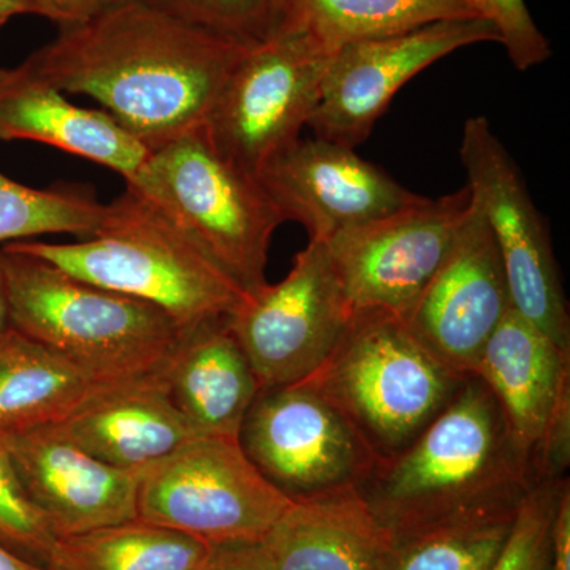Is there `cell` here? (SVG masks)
<instances>
[{
	"mask_svg": "<svg viewBox=\"0 0 570 570\" xmlns=\"http://www.w3.org/2000/svg\"><path fill=\"white\" fill-rule=\"evenodd\" d=\"M254 45L130 0L59 29L24 63L62 92L92 97L153 153L204 126L225 81Z\"/></svg>",
	"mask_w": 570,
	"mask_h": 570,
	"instance_id": "1",
	"label": "cell"
},
{
	"mask_svg": "<svg viewBox=\"0 0 570 570\" xmlns=\"http://www.w3.org/2000/svg\"><path fill=\"white\" fill-rule=\"evenodd\" d=\"M534 487L497 397L472 374L403 452L376 464L360 491L400 542L453 524L512 519Z\"/></svg>",
	"mask_w": 570,
	"mask_h": 570,
	"instance_id": "2",
	"label": "cell"
},
{
	"mask_svg": "<svg viewBox=\"0 0 570 570\" xmlns=\"http://www.w3.org/2000/svg\"><path fill=\"white\" fill-rule=\"evenodd\" d=\"M62 272L159 307L186 332L234 316L247 294L178 224L132 187L105 205L96 234L75 243L14 242Z\"/></svg>",
	"mask_w": 570,
	"mask_h": 570,
	"instance_id": "3",
	"label": "cell"
},
{
	"mask_svg": "<svg viewBox=\"0 0 570 570\" xmlns=\"http://www.w3.org/2000/svg\"><path fill=\"white\" fill-rule=\"evenodd\" d=\"M11 326L105 385L160 373L183 330L159 307L2 246Z\"/></svg>",
	"mask_w": 570,
	"mask_h": 570,
	"instance_id": "4",
	"label": "cell"
},
{
	"mask_svg": "<svg viewBox=\"0 0 570 570\" xmlns=\"http://www.w3.org/2000/svg\"><path fill=\"white\" fill-rule=\"evenodd\" d=\"M468 377L423 346L403 317L356 307L335 347L302 384L325 397L381 463L403 452Z\"/></svg>",
	"mask_w": 570,
	"mask_h": 570,
	"instance_id": "5",
	"label": "cell"
},
{
	"mask_svg": "<svg viewBox=\"0 0 570 570\" xmlns=\"http://www.w3.org/2000/svg\"><path fill=\"white\" fill-rule=\"evenodd\" d=\"M126 186L167 213L247 295L264 287L283 216L257 176L217 151L204 126L153 151L138 181Z\"/></svg>",
	"mask_w": 570,
	"mask_h": 570,
	"instance_id": "6",
	"label": "cell"
},
{
	"mask_svg": "<svg viewBox=\"0 0 570 570\" xmlns=\"http://www.w3.org/2000/svg\"><path fill=\"white\" fill-rule=\"evenodd\" d=\"M291 504L247 459L238 438L194 436L141 471L137 513L214 546L264 539Z\"/></svg>",
	"mask_w": 570,
	"mask_h": 570,
	"instance_id": "7",
	"label": "cell"
},
{
	"mask_svg": "<svg viewBox=\"0 0 570 570\" xmlns=\"http://www.w3.org/2000/svg\"><path fill=\"white\" fill-rule=\"evenodd\" d=\"M332 56L291 31H276L250 47L206 116L204 129L214 148L257 176L309 122Z\"/></svg>",
	"mask_w": 570,
	"mask_h": 570,
	"instance_id": "8",
	"label": "cell"
},
{
	"mask_svg": "<svg viewBox=\"0 0 570 570\" xmlns=\"http://www.w3.org/2000/svg\"><path fill=\"white\" fill-rule=\"evenodd\" d=\"M472 202L489 225L513 309L570 352L568 299L549 228L519 165L483 116L468 119L460 146Z\"/></svg>",
	"mask_w": 570,
	"mask_h": 570,
	"instance_id": "9",
	"label": "cell"
},
{
	"mask_svg": "<svg viewBox=\"0 0 570 570\" xmlns=\"http://www.w3.org/2000/svg\"><path fill=\"white\" fill-rule=\"evenodd\" d=\"M238 439L247 459L291 501L360 489L377 464L355 428L302 382L262 389Z\"/></svg>",
	"mask_w": 570,
	"mask_h": 570,
	"instance_id": "10",
	"label": "cell"
},
{
	"mask_svg": "<svg viewBox=\"0 0 570 570\" xmlns=\"http://www.w3.org/2000/svg\"><path fill=\"white\" fill-rule=\"evenodd\" d=\"M351 314L325 243L309 239L281 283L247 295L230 328L261 390L284 387L324 363Z\"/></svg>",
	"mask_w": 570,
	"mask_h": 570,
	"instance_id": "11",
	"label": "cell"
},
{
	"mask_svg": "<svg viewBox=\"0 0 570 570\" xmlns=\"http://www.w3.org/2000/svg\"><path fill=\"white\" fill-rule=\"evenodd\" d=\"M471 208L468 186L341 232L326 239L352 309L377 307L404 317L436 275Z\"/></svg>",
	"mask_w": 570,
	"mask_h": 570,
	"instance_id": "12",
	"label": "cell"
},
{
	"mask_svg": "<svg viewBox=\"0 0 570 570\" xmlns=\"http://www.w3.org/2000/svg\"><path fill=\"white\" fill-rule=\"evenodd\" d=\"M474 374L497 397L535 485L568 478L570 352L512 307L483 348Z\"/></svg>",
	"mask_w": 570,
	"mask_h": 570,
	"instance_id": "13",
	"label": "cell"
},
{
	"mask_svg": "<svg viewBox=\"0 0 570 570\" xmlns=\"http://www.w3.org/2000/svg\"><path fill=\"white\" fill-rule=\"evenodd\" d=\"M482 41H499L497 28L472 17L344 45L333 52L307 127L317 138L355 148L409 80L450 52Z\"/></svg>",
	"mask_w": 570,
	"mask_h": 570,
	"instance_id": "14",
	"label": "cell"
},
{
	"mask_svg": "<svg viewBox=\"0 0 570 570\" xmlns=\"http://www.w3.org/2000/svg\"><path fill=\"white\" fill-rule=\"evenodd\" d=\"M258 181L285 220L326 242L422 200L354 148L298 138L258 171Z\"/></svg>",
	"mask_w": 570,
	"mask_h": 570,
	"instance_id": "15",
	"label": "cell"
},
{
	"mask_svg": "<svg viewBox=\"0 0 570 570\" xmlns=\"http://www.w3.org/2000/svg\"><path fill=\"white\" fill-rule=\"evenodd\" d=\"M510 309L504 266L489 225L471 198L455 245L404 322L438 358L471 376Z\"/></svg>",
	"mask_w": 570,
	"mask_h": 570,
	"instance_id": "16",
	"label": "cell"
},
{
	"mask_svg": "<svg viewBox=\"0 0 570 570\" xmlns=\"http://www.w3.org/2000/svg\"><path fill=\"white\" fill-rule=\"evenodd\" d=\"M2 436L21 489L56 539L138 519L141 472L96 459L56 426Z\"/></svg>",
	"mask_w": 570,
	"mask_h": 570,
	"instance_id": "17",
	"label": "cell"
},
{
	"mask_svg": "<svg viewBox=\"0 0 570 570\" xmlns=\"http://www.w3.org/2000/svg\"><path fill=\"white\" fill-rule=\"evenodd\" d=\"M43 142L111 168L126 184L140 178L151 151L104 110L71 104L24 62L0 69V141Z\"/></svg>",
	"mask_w": 570,
	"mask_h": 570,
	"instance_id": "18",
	"label": "cell"
},
{
	"mask_svg": "<svg viewBox=\"0 0 570 570\" xmlns=\"http://www.w3.org/2000/svg\"><path fill=\"white\" fill-rule=\"evenodd\" d=\"M275 570H395L397 542L360 489L292 501L264 539Z\"/></svg>",
	"mask_w": 570,
	"mask_h": 570,
	"instance_id": "19",
	"label": "cell"
},
{
	"mask_svg": "<svg viewBox=\"0 0 570 570\" xmlns=\"http://www.w3.org/2000/svg\"><path fill=\"white\" fill-rule=\"evenodd\" d=\"M55 426L96 459L134 472L145 471L197 436L160 373L105 389Z\"/></svg>",
	"mask_w": 570,
	"mask_h": 570,
	"instance_id": "20",
	"label": "cell"
},
{
	"mask_svg": "<svg viewBox=\"0 0 570 570\" xmlns=\"http://www.w3.org/2000/svg\"><path fill=\"white\" fill-rule=\"evenodd\" d=\"M160 376L197 436L238 438L261 392L230 318L183 332Z\"/></svg>",
	"mask_w": 570,
	"mask_h": 570,
	"instance_id": "21",
	"label": "cell"
},
{
	"mask_svg": "<svg viewBox=\"0 0 570 570\" xmlns=\"http://www.w3.org/2000/svg\"><path fill=\"white\" fill-rule=\"evenodd\" d=\"M108 387L13 326L0 336V434L59 425Z\"/></svg>",
	"mask_w": 570,
	"mask_h": 570,
	"instance_id": "22",
	"label": "cell"
},
{
	"mask_svg": "<svg viewBox=\"0 0 570 570\" xmlns=\"http://www.w3.org/2000/svg\"><path fill=\"white\" fill-rule=\"evenodd\" d=\"M472 17L480 14L471 0H279L276 31L303 33L335 52L356 41Z\"/></svg>",
	"mask_w": 570,
	"mask_h": 570,
	"instance_id": "23",
	"label": "cell"
},
{
	"mask_svg": "<svg viewBox=\"0 0 570 570\" xmlns=\"http://www.w3.org/2000/svg\"><path fill=\"white\" fill-rule=\"evenodd\" d=\"M212 543L142 520L59 538L45 570H200Z\"/></svg>",
	"mask_w": 570,
	"mask_h": 570,
	"instance_id": "24",
	"label": "cell"
},
{
	"mask_svg": "<svg viewBox=\"0 0 570 570\" xmlns=\"http://www.w3.org/2000/svg\"><path fill=\"white\" fill-rule=\"evenodd\" d=\"M104 209L91 190L36 189L0 174V247L41 235L89 238L99 228Z\"/></svg>",
	"mask_w": 570,
	"mask_h": 570,
	"instance_id": "25",
	"label": "cell"
},
{
	"mask_svg": "<svg viewBox=\"0 0 570 570\" xmlns=\"http://www.w3.org/2000/svg\"><path fill=\"white\" fill-rule=\"evenodd\" d=\"M513 520L471 521L400 540L395 570H493Z\"/></svg>",
	"mask_w": 570,
	"mask_h": 570,
	"instance_id": "26",
	"label": "cell"
},
{
	"mask_svg": "<svg viewBox=\"0 0 570 570\" xmlns=\"http://www.w3.org/2000/svg\"><path fill=\"white\" fill-rule=\"evenodd\" d=\"M569 478L543 480L521 502L493 570H551L553 524Z\"/></svg>",
	"mask_w": 570,
	"mask_h": 570,
	"instance_id": "27",
	"label": "cell"
},
{
	"mask_svg": "<svg viewBox=\"0 0 570 570\" xmlns=\"http://www.w3.org/2000/svg\"><path fill=\"white\" fill-rule=\"evenodd\" d=\"M179 20L249 43L276 31L279 0H145Z\"/></svg>",
	"mask_w": 570,
	"mask_h": 570,
	"instance_id": "28",
	"label": "cell"
},
{
	"mask_svg": "<svg viewBox=\"0 0 570 570\" xmlns=\"http://www.w3.org/2000/svg\"><path fill=\"white\" fill-rule=\"evenodd\" d=\"M56 540L47 521L21 489L0 434V543L21 560L45 569Z\"/></svg>",
	"mask_w": 570,
	"mask_h": 570,
	"instance_id": "29",
	"label": "cell"
},
{
	"mask_svg": "<svg viewBox=\"0 0 570 570\" xmlns=\"http://www.w3.org/2000/svg\"><path fill=\"white\" fill-rule=\"evenodd\" d=\"M480 17L493 22L515 69L527 71L551 56L549 40L532 20L524 0H471Z\"/></svg>",
	"mask_w": 570,
	"mask_h": 570,
	"instance_id": "30",
	"label": "cell"
},
{
	"mask_svg": "<svg viewBox=\"0 0 570 570\" xmlns=\"http://www.w3.org/2000/svg\"><path fill=\"white\" fill-rule=\"evenodd\" d=\"M200 570H275L262 540L214 543Z\"/></svg>",
	"mask_w": 570,
	"mask_h": 570,
	"instance_id": "31",
	"label": "cell"
},
{
	"mask_svg": "<svg viewBox=\"0 0 570 570\" xmlns=\"http://www.w3.org/2000/svg\"><path fill=\"white\" fill-rule=\"evenodd\" d=\"M39 17L48 18L59 29L81 24L130 0H28Z\"/></svg>",
	"mask_w": 570,
	"mask_h": 570,
	"instance_id": "32",
	"label": "cell"
},
{
	"mask_svg": "<svg viewBox=\"0 0 570 570\" xmlns=\"http://www.w3.org/2000/svg\"><path fill=\"white\" fill-rule=\"evenodd\" d=\"M551 570H570V483L562 490L554 515Z\"/></svg>",
	"mask_w": 570,
	"mask_h": 570,
	"instance_id": "33",
	"label": "cell"
},
{
	"mask_svg": "<svg viewBox=\"0 0 570 570\" xmlns=\"http://www.w3.org/2000/svg\"><path fill=\"white\" fill-rule=\"evenodd\" d=\"M11 328L9 291L3 272L2 247H0V336Z\"/></svg>",
	"mask_w": 570,
	"mask_h": 570,
	"instance_id": "34",
	"label": "cell"
},
{
	"mask_svg": "<svg viewBox=\"0 0 570 570\" xmlns=\"http://www.w3.org/2000/svg\"><path fill=\"white\" fill-rule=\"evenodd\" d=\"M18 14H36L28 0H0V29Z\"/></svg>",
	"mask_w": 570,
	"mask_h": 570,
	"instance_id": "35",
	"label": "cell"
},
{
	"mask_svg": "<svg viewBox=\"0 0 570 570\" xmlns=\"http://www.w3.org/2000/svg\"><path fill=\"white\" fill-rule=\"evenodd\" d=\"M0 570H45L31 562L21 560L17 554L11 553L0 543Z\"/></svg>",
	"mask_w": 570,
	"mask_h": 570,
	"instance_id": "36",
	"label": "cell"
}]
</instances>
